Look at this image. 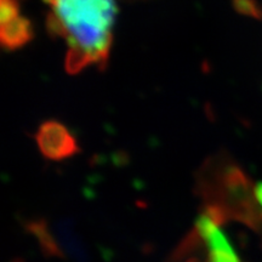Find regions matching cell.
<instances>
[{"mask_svg": "<svg viewBox=\"0 0 262 262\" xmlns=\"http://www.w3.org/2000/svg\"><path fill=\"white\" fill-rule=\"evenodd\" d=\"M48 5L47 29L67 44L66 70L104 68L113 41L117 5L114 0H42Z\"/></svg>", "mask_w": 262, "mask_h": 262, "instance_id": "1", "label": "cell"}, {"mask_svg": "<svg viewBox=\"0 0 262 262\" xmlns=\"http://www.w3.org/2000/svg\"><path fill=\"white\" fill-rule=\"evenodd\" d=\"M34 37L31 21L21 15V0H0V42L4 50L24 48Z\"/></svg>", "mask_w": 262, "mask_h": 262, "instance_id": "2", "label": "cell"}, {"mask_svg": "<svg viewBox=\"0 0 262 262\" xmlns=\"http://www.w3.org/2000/svg\"><path fill=\"white\" fill-rule=\"evenodd\" d=\"M39 150L50 160H63L79 152V145L70 129L57 120L42 123L35 134Z\"/></svg>", "mask_w": 262, "mask_h": 262, "instance_id": "3", "label": "cell"}, {"mask_svg": "<svg viewBox=\"0 0 262 262\" xmlns=\"http://www.w3.org/2000/svg\"><path fill=\"white\" fill-rule=\"evenodd\" d=\"M196 228L208 248V262H242L220 231L214 216L203 215L196 222Z\"/></svg>", "mask_w": 262, "mask_h": 262, "instance_id": "4", "label": "cell"}, {"mask_svg": "<svg viewBox=\"0 0 262 262\" xmlns=\"http://www.w3.org/2000/svg\"><path fill=\"white\" fill-rule=\"evenodd\" d=\"M232 3L234 9L241 14L256 18L262 17V10L256 0H232Z\"/></svg>", "mask_w": 262, "mask_h": 262, "instance_id": "5", "label": "cell"}, {"mask_svg": "<svg viewBox=\"0 0 262 262\" xmlns=\"http://www.w3.org/2000/svg\"><path fill=\"white\" fill-rule=\"evenodd\" d=\"M255 198H256L257 203L262 208V183H258L256 187H255Z\"/></svg>", "mask_w": 262, "mask_h": 262, "instance_id": "6", "label": "cell"}, {"mask_svg": "<svg viewBox=\"0 0 262 262\" xmlns=\"http://www.w3.org/2000/svg\"><path fill=\"white\" fill-rule=\"evenodd\" d=\"M127 2H140V0H127Z\"/></svg>", "mask_w": 262, "mask_h": 262, "instance_id": "7", "label": "cell"}]
</instances>
